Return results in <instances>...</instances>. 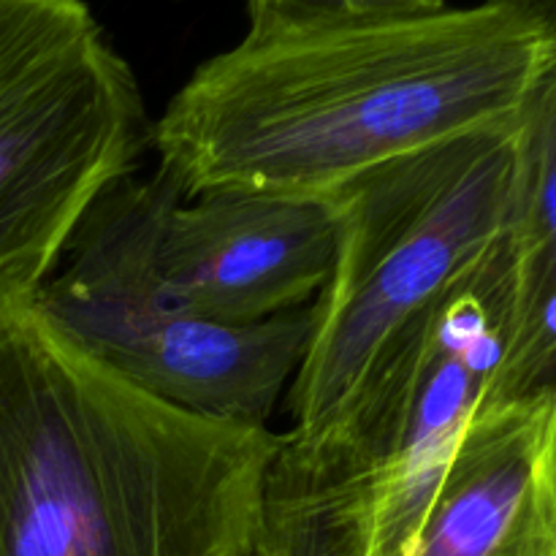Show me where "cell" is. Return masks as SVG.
Returning a JSON list of instances; mask_svg holds the SVG:
<instances>
[{"label":"cell","instance_id":"obj_1","mask_svg":"<svg viewBox=\"0 0 556 556\" xmlns=\"http://www.w3.org/2000/svg\"><path fill=\"white\" fill-rule=\"evenodd\" d=\"M552 47L521 0L244 36L193 71L150 144L182 199H329L396 157L514 123Z\"/></svg>","mask_w":556,"mask_h":556},{"label":"cell","instance_id":"obj_2","mask_svg":"<svg viewBox=\"0 0 556 556\" xmlns=\"http://www.w3.org/2000/svg\"><path fill=\"white\" fill-rule=\"evenodd\" d=\"M280 443L134 389L0 293V556H248Z\"/></svg>","mask_w":556,"mask_h":556},{"label":"cell","instance_id":"obj_3","mask_svg":"<svg viewBox=\"0 0 556 556\" xmlns=\"http://www.w3.org/2000/svg\"><path fill=\"white\" fill-rule=\"evenodd\" d=\"M514 123L396 157L329 195L331 277L288 389V448L324 456L394 348L503 242Z\"/></svg>","mask_w":556,"mask_h":556},{"label":"cell","instance_id":"obj_4","mask_svg":"<svg viewBox=\"0 0 556 556\" xmlns=\"http://www.w3.org/2000/svg\"><path fill=\"white\" fill-rule=\"evenodd\" d=\"M177 201L182 193L163 172L109 185L33 304L134 389L212 421L266 427L302 367L315 302L250 326L182 307L157 271V237Z\"/></svg>","mask_w":556,"mask_h":556},{"label":"cell","instance_id":"obj_5","mask_svg":"<svg viewBox=\"0 0 556 556\" xmlns=\"http://www.w3.org/2000/svg\"><path fill=\"white\" fill-rule=\"evenodd\" d=\"M150 130L134 71L81 0H0V293L36 296Z\"/></svg>","mask_w":556,"mask_h":556},{"label":"cell","instance_id":"obj_6","mask_svg":"<svg viewBox=\"0 0 556 556\" xmlns=\"http://www.w3.org/2000/svg\"><path fill=\"white\" fill-rule=\"evenodd\" d=\"M510 302L503 237L386 358L340 443L324 456L296 451L334 472L356 556L413 554L462 434L497 389Z\"/></svg>","mask_w":556,"mask_h":556},{"label":"cell","instance_id":"obj_7","mask_svg":"<svg viewBox=\"0 0 556 556\" xmlns=\"http://www.w3.org/2000/svg\"><path fill=\"white\" fill-rule=\"evenodd\" d=\"M334 250L326 199L215 190L168 206L157 271L182 307L250 326L313 304L331 277Z\"/></svg>","mask_w":556,"mask_h":556},{"label":"cell","instance_id":"obj_8","mask_svg":"<svg viewBox=\"0 0 556 556\" xmlns=\"http://www.w3.org/2000/svg\"><path fill=\"white\" fill-rule=\"evenodd\" d=\"M410 556H556V394L481 405Z\"/></svg>","mask_w":556,"mask_h":556},{"label":"cell","instance_id":"obj_9","mask_svg":"<svg viewBox=\"0 0 556 556\" xmlns=\"http://www.w3.org/2000/svg\"><path fill=\"white\" fill-rule=\"evenodd\" d=\"M510 340L489 402L556 394V38L514 119Z\"/></svg>","mask_w":556,"mask_h":556},{"label":"cell","instance_id":"obj_10","mask_svg":"<svg viewBox=\"0 0 556 556\" xmlns=\"http://www.w3.org/2000/svg\"><path fill=\"white\" fill-rule=\"evenodd\" d=\"M255 548L261 556H356V527L340 483L286 443L266 476Z\"/></svg>","mask_w":556,"mask_h":556},{"label":"cell","instance_id":"obj_11","mask_svg":"<svg viewBox=\"0 0 556 556\" xmlns=\"http://www.w3.org/2000/svg\"><path fill=\"white\" fill-rule=\"evenodd\" d=\"M244 3L250 16V38L402 20V16L432 14L448 5L445 0H244Z\"/></svg>","mask_w":556,"mask_h":556},{"label":"cell","instance_id":"obj_12","mask_svg":"<svg viewBox=\"0 0 556 556\" xmlns=\"http://www.w3.org/2000/svg\"><path fill=\"white\" fill-rule=\"evenodd\" d=\"M521 3H525L556 38V0H521Z\"/></svg>","mask_w":556,"mask_h":556},{"label":"cell","instance_id":"obj_13","mask_svg":"<svg viewBox=\"0 0 556 556\" xmlns=\"http://www.w3.org/2000/svg\"><path fill=\"white\" fill-rule=\"evenodd\" d=\"M248 556H261V552H258V548L253 546V548H250V554H248Z\"/></svg>","mask_w":556,"mask_h":556}]
</instances>
